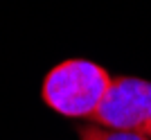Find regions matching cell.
I'll list each match as a JSON object with an SVG mask.
<instances>
[{
	"label": "cell",
	"mask_w": 151,
	"mask_h": 140,
	"mask_svg": "<svg viewBox=\"0 0 151 140\" xmlns=\"http://www.w3.org/2000/svg\"><path fill=\"white\" fill-rule=\"evenodd\" d=\"M111 84L113 77L104 66L88 59H68L45 75L41 84V100L63 118L90 120Z\"/></svg>",
	"instance_id": "cell-1"
},
{
	"label": "cell",
	"mask_w": 151,
	"mask_h": 140,
	"mask_svg": "<svg viewBox=\"0 0 151 140\" xmlns=\"http://www.w3.org/2000/svg\"><path fill=\"white\" fill-rule=\"evenodd\" d=\"M90 122L151 138V82L138 77L113 79Z\"/></svg>",
	"instance_id": "cell-2"
},
{
	"label": "cell",
	"mask_w": 151,
	"mask_h": 140,
	"mask_svg": "<svg viewBox=\"0 0 151 140\" xmlns=\"http://www.w3.org/2000/svg\"><path fill=\"white\" fill-rule=\"evenodd\" d=\"M77 136L79 140H151L147 136L131 134V131H115V129H106L99 124H81L77 127Z\"/></svg>",
	"instance_id": "cell-3"
}]
</instances>
